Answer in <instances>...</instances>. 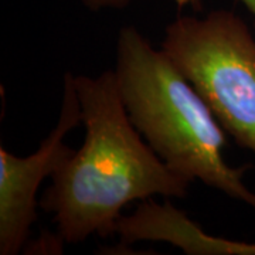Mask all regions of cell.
<instances>
[{
    "label": "cell",
    "mask_w": 255,
    "mask_h": 255,
    "mask_svg": "<svg viewBox=\"0 0 255 255\" xmlns=\"http://www.w3.org/2000/svg\"><path fill=\"white\" fill-rule=\"evenodd\" d=\"M85 137L51 176L40 207L53 214L57 238L78 244L117 234L122 211L153 196L183 199L191 183L174 173L133 127L114 70L74 75Z\"/></svg>",
    "instance_id": "cell-1"
},
{
    "label": "cell",
    "mask_w": 255,
    "mask_h": 255,
    "mask_svg": "<svg viewBox=\"0 0 255 255\" xmlns=\"http://www.w3.org/2000/svg\"><path fill=\"white\" fill-rule=\"evenodd\" d=\"M114 73L130 122L174 173L255 210V193L244 182L248 166L227 163L224 129L162 48L136 27H122Z\"/></svg>",
    "instance_id": "cell-2"
},
{
    "label": "cell",
    "mask_w": 255,
    "mask_h": 255,
    "mask_svg": "<svg viewBox=\"0 0 255 255\" xmlns=\"http://www.w3.org/2000/svg\"><path fill=\"white\" fill-rule=\"evenodd\" d=\"M160 48L193 84L224 132L255 155V38L231 10L180 16Z\"/></svg>",
    "instance_id": "cell-3"
},
{
    "label": "cell",
    "mask_w": 255,
    "mask_h": 255,
    "mask_svg": "<svg viewBox=\"0 0 255 255\" xmlns=\"http://www.w3.org/2000/svg\"><path fill=\"white\" fill-rule=\"evenodd\" d=\"M80 124L81 107L74 75L67 73L58 121L36 152L16 156L0 147V255H16L26 246L37 219L40 186L73 155L65 137Z\"/></svg>",
    "instance_id": "cell-4"
},
{
    "label": "cell",
    "mask_w": 255,
    "mask_h": 255,
    "mask_svg": "<svg viewBox=\"0 0 255 255\" xmlns=\"http://www.w3.org/2000/svg\"><path fill=\"white\" fill-rule=\"evenodd\" d=\"M156 238L180 248L189 255H255V243L228 240L207 234L174 206L159 216Z\"/></svg>",
    "instance_id": "cell-5"
},
{
    "label": "cell",
    "mask_w": 255,
    "mask_h": 255,
    "mask_svg": "<svg viewBox=\"0 0 255 255\" xmlns=\"http://www.w3.org/2000/svg\"><path fill=\"white\" fill-rule=\"evenodd\" d=\"M130 1L132 0H81L82 4L91 11H101V10L105 9L122 10L125 9ZM173 1L179 7H183V6H187V4L197 6L201 0H173Z\"/></svg>",
    "instance_id": "cell-6"
},
{
    "label": "cell",
    "mask_w": 255,
    "mask_h": 255,
    "mask_svg": "<svg viewBox=\"0 0 255 255\" xmlns=\"http://www.w3.org/2000/svg\"><path fill=\"white\" fill-rule=\"evenodd\" d=\"M237 1H240L241 4H244L255 18V0H237Z\"/></svg>",
    "instance_id": "cell-7"
}]
</instances>
